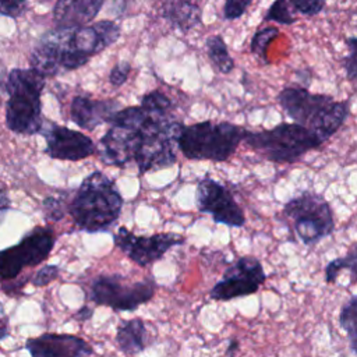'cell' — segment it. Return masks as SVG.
I'll return each instance as SVG.
<instances>
[{"label":"cell","mask_w":357,"mask_h":357,"mask_svg":"<svg viewBox=\"0 0 357 357\" xmlns=\"http://www.w3.org/2000/svg\"><path fill=\"white\" fill-rule=\"evenodd\" d=\"M160 13L173 28L187 32L201 24L202 7L198 0H163Z\"/></svg>","instance_id":"18"},{"label":"cell","mask_w":357,"mask_h":357,"mask_svg":"<svg viewBox=\"0 0 357 357\" xmlns=\"http://www.w3.org/2000/svg\"><path fill=\"white\" fill-rule=\"evenodd\" d=\"M152 340L153 336L148 332L146 324L139 318L123 322L116 333L117 347L126 356H135L144 351Z\"/></svg>","instance_id":"19"},{"label":"cell","mask_w":357,"mask_h":357,"mask_svg":"<svg viewBox=\"0 0 357 357\" xmlns=\"http://www.w3.org/2000/svg\"><path fill=\"white\" fill-rule=\"evenodd\" d=\"M279 35V29L276 26H266L258 32L254 33L251 39V50L254 54L261 57L262 60H266V52L268 46L272 43V40Z\"/></svg>","instance_id":"24"},{"label":"cell","mask_w":357,"mask_h":357,"mask_svg":"<svg viewBox=\"0 0 357 357\" xmlns=\"http://www.w3.org/2000/svg\"><path fill=\"white\" fill-rule=\"evenodd\" d=\"M291 8L307 17L319 14L325 7V0H289Z\"/></svg>","instance_id":"26"},{"label":"cell","mask_w":357,"mask_h":357,"mask_svg":"<svg viewBox=\"0 0 357 357\" xmlns=\"http://www.w3.org/2000/svg\"><path fill=\"white\" fill-rule=\"evenodd\" d=\"M346 46L349 47V54L343 59V68L346 71V77L350 81H354L357 77V38L350 36L349 39H346Z\"/></svg>","instance_id":"25"},{"label":"cell","mask_w":357,"mask_h":357,"mask_svg":"<svg viewBox=\"0 0 357 357\" xmlns=\"http://www.w3.org/2000/svg\"><path fill=\"white\" fill-rule=\"evenodd\" d=\"M123 197L113 178L95 170L75 191L68 212L74 225L86 233L107 231L120 218Z\"/></svg>","instance_id":"3"},{"label":"cell","mask_w":357,"mask_h":357,"mask_svg":"<svg viewBox=\"0 0 357 357\" xmlns=\"http://www.w3.org/2000/svg\"><path fill=\"white\" fill-rule=\"evenodd\" d=\"M120 33V26L109 20L79 28H54L33 46L31 68L45 78L77 70L116 43Z\"/></svg>","instance_id":"2"},{"label":"cell","mask_w":357,"mask_h":357,"mask_svg":"<svg viewBox=\"0 0 357 357\" xmlns=\"http://www.w3.org/2000/svg\"><path fill=\"white\" fill-rule=\"evenodd\" d=\"M247 130L229 121H199L184 126L177 138V148L190 160H227L243 142Z\"/></svg>","instance_id":"6"},{"label":"cell","mask_w":357,"mask_h":357,"mask_svg":"<svg viewBox=\"0 0 357 357\" xmlns=\"http://www.w3.org/2000/svg\"><path fill=\"white\" fill-rule=\"evenodd\" d=\"M195 205L199 212L209 213L215 223L230 227H243L245 225L244 212L233 194L209 176L202 177L197 184Z\"/></svg>","instance_id":"12"},{"label":"cell","mask_w":357,"mask_h":357,"mask_svg":"<svg viewBox=\"0 0 357 357\" xmlns=\"http://www.w3.org/2000/svg\"><path fill=\"white\" fill-rule=\"evenodd\" d=\"M252 3V0H225L223 7V17L226 20H237L240 18L248 6Z\"/></svg>","instance_id":"27"},{"label":"cell","mask_w":357,"mask_h":357,"mask_svg":"<svg viewBox=\"0 0 357 357\" xmlns=\"http://www.w3.org/2000/svg\"><path fill=\"white\" fill-rule=\"evenodd\" d=\"M43 211H45V216L49 220H60L64 213V204L61 199L56 198V197H47L43 201Z\"/></svg>","instance_id":"29"},{"label":"cell","mask_w":357,"mask_h":357,"mask_svg":"<svg viewBox=\"0 0 357 357\" xmlns=\"http://www.w3.org/2000/svg\"><path fill=\"white\" fill-rule=\"evenodd\" d=\"M282 109L296 124L312 131L322 142H326L346 121L350 113V102H336L324 93H311L305 88L287 86L278 95Z\"/></svg>","instance_id":"4"},{"label":"cell","mask_w":357,"mask_h":357,"mask_svg":"<svg viewBox=\"0 0 357 357\" xmlns=\"http://www.w3.org/2000/svg\"><path fill=\"white\" fill-rule=\"evenodd\" d=\"M265 279L266 275L257 258L240 257L225 269L222 279L211 289L209 297L218 301H229L250 296L259 290Z\"/></svg>","instance_id":"11"},{"label":"cell","mask_w":357,"mask_h":357,"mask_svg":"<svg viewBox=\"0 0 357 357\" xmlns=\"http://www.w3.org/2000/svg\"><path fill=\"white\" fill-rule=\"evenodd\" d=\"M26 10V0H0V14L11 18L20 17Z\"/></svg>","instance_id":"30"},{"label":"cell","mask_w":357,"mask_h":357,"mask_svg":"<svg viewBox=\"0 0 357 357\" xmlns=\"http://www.w3.org/2000/svg\"><path fill=\"white\" fill-rule=\"evenodd\" d=\"M7 333H8V331H7V318L3 315V307L0 304V339L7 336Z\"/></svg>","instance_id":"34"},{"label":"cell","mask_w":357,"mask_h":357,"mask_svg":"<svg viewBox=\"0 0 357 357\" xmlns=\"http://www.w3.org/2000/svg\"><path fill=\"white\" fill-rule=\"evenodd\" d=\"M105 0H57L53 8L56 28L89 25L99 14Z\"/></svg>","instance_id":"17"},{"label":"cell","mask_w":357,"mask_h":357,"mask_svg":"<svg viewBox=\"0 0 357 357\" xmlns=\"http://www.w3.org/2000/svg\"><path fill=\"white\" fill-rule=\"evenodd\" d=\"M8 209H10V198L7 195V190L4 184L0 181V223Z\"/></svg>","instance_id":"32"},{"label":"cell","mask_w":357,"mask_h":357,"mask_svg":"<svg viewBox=\"0 0 357 357\" xmlns=\"http://www.w3.org/2000/svg\"><path fill=\"white\" fill-rule=\"evenodd\" d=\"M54 243V231L50 227L38 226L32 229L18 244L0 251V279L11 280L25 266L39 265L49 257Z\"/></svg>","instance_id":"10"},{"label":"cell","mask_w":357,"mask_h":357,"mask_svg":"<svg viewBox=\"0 0 357 357\" xmlns=\"http://www.w3.org/2000/svg\"><path fill=\"white\" fill-rule=\"evenodd\" d=\"M155 286L152 278L128 283L119 273L99 275L91 282L88 297L96 305L110 307L114 311H134L153 297Z\"/></svg>","instance_id":"9"},{"label":"cell","mask_w":357,"mask_h":357,"mask_svg":"<svg viewBox=\"0 0 357 357\" xmlns=\"http://www.w3.org/2000/svg\"><path fill=\"white\" fill-rule=\"evenodd\" d=\"M59 266L56 265H46L43 268H40L35 276L32 278V283L35 286H45L47 283H50L52 280H54L57 276H59Z\"/></svg>","instance_id":"31"},{"label":"cell","mask_w":357,"mask_h":357,"mask_svg":"<svg viewBox=\"0 0 357 357\" xmlns=\"http://www.w3.org/2000/svg\"><path fill=\"white\" fill-rule=\"evenodd\" d=\"M39 132L46 139L45 152L53 159L78 162L96 152L93 141L81 131L56 123H46V126L42 124Z\"/></svg>","instance_id":"14"},{"label":"cell","mask_w":357,"mask_h":357,"mask_svg":"<svg viewBox=\"0 0 357 357\" xmlns=\"http://www.w3.org/2000/svg\"><path fill=\"white\" fill-rule=\"evenodd\" d=\"M109 123L96 146L105 165L123 167L134 162L141 174L174 165L183 123L172 110L128 106L117 110Z\"/></svg>","instance_id":"1"},{"label":"cell","mask_w":357,"mask_h":357,"mask_svg":"<svg viewBox=\"0 0 357 357\" xmlns=\"http://www.w3.org/2000/svg\"><path fill=\"white\" fill-rule=\"evenodd\" d=\"M131 73V64L128 61H119L113 66L109 74V82L113 86H121L127 82Z\"/></svg>","instance_id":"28"},{"label":"cell","mask_w":357,"mask_h":357,"mask_svg":"<svg viewBox=\"0 0 357 357\" xmlns=\"http://www.w3.org/2000/svg\"><path fill=\"white\" fill-rule=\"evenodd\" d=\"M343 269L350 271V278L351 283L356 282V275H357V252H356V245H353L346 257L336 258L331 261L326 268H325V280L326 283H333L336 282V278Z\"/></svg>","instance_id":"22"},{"label":"cell","mask_w":357,"mask_h":357,"mask_svg":"<svg viewBox=\"0 0 357 357\" xmlns=\"http://www.w3.org/2000/svg\"><path fill=\"white\" fill-rule=\"evenodd\" d=\"M264 20L273 21L282 25H291L296 22V17L293 14L289 0H275L268 8Z\"/></svg>","instance_id":"23"},{"label":"cell","mask_w":357,"mask_h":357,"mask_svg":"<svg viewBox=\"0 0 357 357\" xmlns=\"http://www.w3.org/2000/svg\"><path fill=\"white\" fill-rule=\"evenodd\" d=\"M120 103L113 99L98 100L84 95H77L71 100L70 117L84 130H95L96 127L109 123L113 114L120 110Z\"/></svg>","instance_id":"16"},{"label":"cell","mask_w":357,"mask_h":357,"mask_svg":"<svg viewBox=\"0 0 357 357\" xmlns=\"http://www.w3.org/2000/svg\"><path fill=\"white\" fill-rule=\"evenodd\" d=\"M340 328L347 333L350 349L354 353L357 346V297L351 296L350 300L343 304L339 315Z\"/></svg>","instance_id":"21"},{"label":"cell","mask_w":357,"mask_h":357,"mask_svg":"<svg viewBox=\"0 0 357 357\" xmlns=\"http://www.w3.org/2000/svg\"><path fill=\"white\" fill-rule=\"evenodd\" d=\"M237 350H238V342H237V339H231L230 343H229V347L226 350V356L227 357H236Z\"/></svg>","instance_id":"35"},{"label":"cell","mask_w":357,"mask_h":357,"mask_svg":"<svg viewBox=\"0 0 357 357\" xmlns=\"http://www.w3.org/2000/svg\"><path fill=\"white\" fill-rule=\"evenodd\" d=\"M243 142L261 158L275 163H294L324 144L312 131L296 123H280L262 131L247 130Z\"/></svg>","instance_id":"7"},{"label":"cell","mask_w":357,"mask_h":357,"mask_svg":"<svg viewBox=\"0 0 357 357\" xmlns=\"http://www.w3.org/2000/svg\"><path fill=\"white\" fill-rule=\"evenodd\" d=\"M92 317V310L89 307H82L81 310H78V312L75 314V318L78 321H88Z\"/></svg>","instance_id":"33"},{"label":"cell","mask_w":357,"mask_h":357,"mask_svg":"<svg viewBox=\"0 0 357 357\" xmlns=\"http://www.w3.org/2000/svg\"><path fill=\"white\" fill-rule=\"evenodd\" d=\"M31 357H86L93 353L92 346L75 335L43 333L25 342Z\"/></svg>","instance_id":"15"},{"label":"cell","mask_w":357,"mask_h":357,"mask_svg":"<svg viewBox=\"0 0 357 357\" xmlns=\"http://www.w3.org/2000/svg\"><path fill=\"white\" fill-rule=\"evenodd\" d=\"M114 245L123 251L138 266H148L159 261L170 248L184 243V237L176 233H158L152 236H137L121 226L113 236Z\"/></svg>","instance_id":"13"},{"label":"cell","mask_w":357,"mask_h":357,"mask_svg":"<svg viewBox=\"0 0 357 357\" xmlns=\"http://www.w3.org/2000/svg\"><path fill=\"white\" fill-rule=\"evenodd\" d=\"M206 50L213 67L219 73L229 74L234 68V60L229 54L227 46L220 35H212L206 39Z\"/></svg>","instance_id":"20"},{"label":"cell","mask_w":357,"mask_h":357,"mask_svg":"<svg viewBox=\"0 0 357 357\" xmlns=\"http://www.w3.org/2000/svg\"><path fill=\"white\" fill-rule=\"evenodd\" d=\"M280 219L304 245H315L335 230L331 205L321 194L311 191H304L287 201Z\"/></svg>","instance_id":"8"},{"label":"cell","mask_w":357,"mask_h":357,"mask_svg":"<svg viewBox=\"0 0 357 357\" xmlns=\"http://www.w3.org/2000/svg\"><path fill=\"white\" fill-rule=\"evenodd\" d=\"M45 77L32 68H14L10 71L6 89L8 100L6 106L7 127L24 135L40 131L42 120V91Z\"/></svg>","instance_id":"5"}]
</instances>
